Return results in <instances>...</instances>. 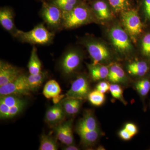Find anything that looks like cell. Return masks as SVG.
<instances>
[{
	"label": "cell",
	"instance_id": "6da1fadb",
	"mask_svg": "<svg viewBox=\"0 0 150 150\" xmlns=\"http://www.w3.org/2000/svg\"><path fill=\"white\" fill-rule=\"evenodd\" d=\"M13 36L23 43L45 45L52 42L54 33L49 31L43 23H40L27 32L18 29Z\"/></svg>",
	"mask_w": 150,
	"mask_h": 150
},
{
	"label": "cell",
	"instance_id": "7a4b0ae2",
	"mask_svg": "<svg viewBox=\"0 0 150 150\" xmlns=\"http://www.w3.org/2000/svg\"><path fill=\"white\" fill-rule=\"evenodd\" d=\"M27 105V101L17 95H9L1 96L0 118H12L21 113Z\"/></svg>",
	"mask_w": 150,
	"mask_h": 150
},
{
	"label": "cell",
	"instance_id": "3957f363",
	"mask_svg": "<svg viewBox=\"0 0 150 150\" xmlns=\"http://www.w3.org/2000/svg\"><path fill=\"white\" fill-rule=\"evenodd\" d=\"M62 27L72 29L91 21L92 15L88 8L83 5H78L69 12H63Z\"/></svg>",
	"mask_w": 150,
	"mask_h": 150
},
{
	"label": "cell",
	"instance_id": "277c9868",
	"mask_svg": "<svg viewBox=\"0 0 150 150\" xmlns=\"http://www.w3.org/2000/svg\"><path fill=\"white\" fill-rule=\"evenodd\" d=\"M40 14L44 22L51 29H57L62 27L63 11L52 3L43 2Z\"/></svg>",
	"mask_w": 150,
	"mask_h": 150
},
{
	"label": "cell",
	"instance_id": "5b68a950",
	"mask_svg": "<svg viewBox=\"0 0 150 150\" xmlns=\"http://www.w3.org/2000/svg\"><path fill=\"white\" fill-rule=\"evenodd\" d=\"M31 91L27 81V76L22 74L15 81L0 86V95H28Z\"/></svg>",
	"mask_w": 150,
	"mask_h": 150
},
{
	"label": "cell",
	"instance_id": "8992f818",
	"mask_svg": "<svg viewBox=\"0 0 150 150\" xmlns=\"http://www.w3.org/2000/svg\"><path fill=\"white\" fill-rule=\"evenodd\" d=\"M82 56L78 51L70 49L65 52L60 63V68L65 76H69L74 72L81 65Z\"/></svg>",
	"mask_w": 150,
	"mask_h": 150
},
{
	"label": "cell",
	"instance_id": "52a82bcc",
	"mask_svg": "<svg viewBox=\"0 0 150 150\" xmlns=\"http://www.w3.org/2000/svg\"><path fill=\"white\" fill-rule=\"evenodd\" d=\"M121 19L124 27L132 37H137L142 32V22L136 10L124 11Z\"/></svg>",
	"mask_w": 150,
	"mask_h": 150
},
{
	"label": "cell",
	"instance_id": "ba28073f",
	"mask_svg": "<svg viewBox=\"0 0 150 150\" xmlns=\"http://www.w3.org/2000/svg\"><path fill=\"white\" fill-rule=\"evenodd\" d=\"M86 48L92 59V64H99L108 60L110 54L107 47L103 44L94 40H87L85 43Z\"/></svg>",
	"mask_w": 150,
	"mask_h": 150
},
{
	"label": "cell",
	"instance_id": "9c48e42d",
	"mask_svg": "<svg viewBox=\"0 0 150 150\" xmlns=\"http://www.w3.org/2000/svg\"><path fill=\"white\" fill-rule=\"evenodd\" d=\"M90 92L89 84L87 79L84 76H80L73 82L66 96L67 98L83 100L88 98Z\"/></svg>",
	"mask_w": 150,
	"mask_h": 150
},
{
	"label": "cell",
	"instance_id": "30bf717a",
	"mask_svg": "<svg viewBox=\"0 0 150 150\" xmlns=\"http://www.w3.org/2000/svg\"><path fill=\"white\" fill-rule=\"evenodd\" d=\"M110 36L115 48L121 52H128L132 48L129 36L125 30L119 27L110 30Z\"/></svg>",
	"mask_w": 150,
	"mask_h": 150
},
{
	"label": "cell",
	"instance_id": "8fae6325",
	"mask_svg": "<svg viewBox=\"0 0 150 150\" xmlns=\"http://www.w3.org/2000/svg\"><path fill=\"white\" fill-rule=\"evenodd\" d=\"M17 68L7 62H0V86L12 82L21 75Z\"/></svg>",
	"mask_w": 150,
	"mask_h": 150
},
{
	"label": "cell",
	"instance_id": "7c38bea8",
	"mask_svg": "<svg viewBox=\"0 0 150 150\" xmlns=\"http://www.w3.org/2000/svg\"><path fill=\"white\" fill-rule=\"evenodd\" d=\"M56 138L65 145L73 144L74 137L72 131V121L71 120L60 123L55 128Z\"/></svg>",
	"mask_w": 150,
	"mask_h": 150
},
{
	"label": "cell",
	"instance_id": "4fadbf2b",
	"mask_svg": "<svg viewBox=\"0 0 150 150\" xmlns=\"http://www.w3.org/2000/svg\"><path fill=\"white\" fill-rule=\"evenodd\" d=\"M14 14L12 9L8 7L1 8L0 9V23L2 27L13 35L17 29L14 23Z\"/></svg>",
	"mask_w": 150,
	"mask_h": 150
},
{
	"label": "cell",
	"instance_id": "5bb4252c",
	"mask_svg": "<svg viewBox=\"0 0 150 150\" xmlns=\"http://www.w3.org/2000/svg\"><path fill=\"white\" fill-rule=\"evenodd\" d=\"M62 92L59 83L54 80H51L46 83L43 88V93L48 99H53L55 104L59 103L63 96L60 95Z\"/></svg>",
	"mask_w": 150,
	"mask_h": 150
},
{
	"label": "cell",
	"instance_id": "9a60e30c",
	"mask_svg": "<svg viewBox=\"0 0 150 150\" xmlns=\"http://www.w3.org/2000/svg\"><path fill=\"white\" fill-rule=\"evenodd\" d=\"M65 113L62 103L59 102L47 109L45 115V119L50 124H57L64 119Z\"/></svg>",
	"mask_w": 150,
	"mask_h": 150
},
{
	"label": "cell",
	"instance_id": "2e32d148",
	"mask_svg": "<svg viewBox=\"0 0 150 150\" xmlns=\"http://www.w3.org/2000/svg\"><path fill=\"white\" fill-rule=\"evenodd\" d=\"M98 129L97 123L92 112H88L78 123L77 132L80 131H93Z\"/></svg>",
	"mask_w": 150,
	"mask_h": 150
},
{
	"label": "cell",
	"instance_id": "e0dca14e",
	"mask_svg": "<svg viewBox=\"0 0 150 150\" xmlns=\"http://www.w3.org/2000/svg\"><path fill=\"white\" fill-rule=\"evenodd\" d=\"M82 100L67 98L61 101L65 113L72 115L77 113L79 111Z\"/></svg>",
	"mask_w": 150,
	"mask_h": 150
},
{
	"label": "cell",
	"instance_id": "ac0fdd59",
	"mask_svg": "<svg viewBox=\"0 0 150 150\" xmlns=\"http://www.w3.org/2000/svg\"><path fill=\"white\" fill-rule=\"evenodd\" d=\"M91 79L95 81L101 80L108 77L109 69L106 66L99 64L88 65Z\"/></svg>",
	"mask_w": 150,
	"mask_h": 150
},
{
	"label": "cell",
	"instance_id": "d6986e66",
	"mask_svg": "<svg viewBox=\"0 0 150 150\" xmlns=\"http://www.w3.org/2000/svg\"><path fill=\"white\" fill-rule=\"evenodd\" d=\"M149 67L147 63L144 61L133 62L127 67L128 72L133 76H143L147 73Z\"/></svg>",
	"mask_w": 150,
	"mask_h": 150
},
{
	"label": "cell",
	"instance_id": "ffe728a7",
	"mask_svg": "<svg viewBox=\"0 0 150 150\" xmlns=\"http://www.w3.org/2000/svg\"><path fill=\"white\" fill-rule=\"evenodd\" d=\"M37 51L36 48L33 46L28 65L30 74H36L41 71V63L38 56Z\"/></svg>",
	"mask_w": 150,
	"mask_h": 150
},
{
	"label": "cell",
	"instance_id": "44dd1931",
	"mask_svg": "<svg viewBox=\"0 0 150 150\" xmlns=\"http://www.w3.org/2000/svg\"><path fill=\"white\" fill-rule=\"evenodd\" d=\"M107 78L113 83L122 82L125 79V72L120 66L115 64L112 65L109 69Z\"/></svg>",
	"mask_w": 150,
	"mask_h": 150
},
{
	"label": "cell",
	"instance_id": "7402d4cb",
	"mask_svg": "<svg viewBox=\"0 0 150 150\" xmlns=\"http://www.w3.org/2000/svg\"><path fill=\"white\" fill-rule=\"evenodd\" d=\"M77 133L84 144L91 146L99 138L100 131L98 129L93 131H80Z\"/></svg>",
	"mask_w": 150,
	"mask_h": 150
},
{
	"label": "cell",
	"instance_id": "603a6c76",
	"mask_svg": "<svg viewBox=\"0 0 150 150\" xmlns=\"http://www.w3.org/2000/svg\"><path fill=\"white\" fill-rule=\"evenodd\" d=\"M47 76L46 72L41 71L36 74H30L27 76V81L31 91H35L43 83Z\"/></svg>",
	"mask_w": 150,
	"mask_h": 150
},
{
	"label": "cell",
	"instance_id": "cb8c5ba5",
	"mask_svg": "<svg viewBox=\"0 0 150 150\" xmlns=\"http://www.w3.org/2000/svg\"><path fill=\"white\" fill-rule=\"evenodd\" d=\"M59 149L56 139L50 135H43L40 139V144L38 150H57Z\"/></svg>",
	"mask_w": 150,
	"mask_h": 150
},
{
	"label": "cell",
	"instance_id": "d4e9b609",
	"mask_svg": "<svg viewBox=\"0 0 150 150\" xmlns=\"http://www.w3.org/2000/svg\"><path fill=\"white\" fill-rule=\"evenodd\" d=\"M93 10L99 19L106 20L110 17V12L107 4L103 1H97L93 4Z\"/></svg>",
	"mask_w": 150,
	"mask_h": 150
},
{
	"label": "cell",
	"instance_id": "484cf974",
	"mask_svg": "<svg viewBox=\"0 0 150 150\" xmlns=\"http://www.w3.org/2000/svg\"><path fill=\"white\" fill-rule=\"evenodd\" d=\"M51 3L62 10L63 12H69L79 5L78 0H52Z\"/></svg>",
	"mask_w": 150,
	"mask_h": 150
},
{
	"label": "cell",
	"instance_id": "4316f807",
	"mask_svg": "<svg viewBox=\"0 0 150 150\" xmlns=\"http://www.w3.org/2000/svg\"><path fill=\"white\" fill-rule=\"evenodd\" d=\"M88 98L93 105L99 106L102 105L104 102L105 96L104 93H102L96 89L89 93Z\"/></svg>",
	"mask_w": 150,
	"mask_h": 150
},
{
	"label": "cell",
	"instance_id": "83f0119b",
	"mask_svg": "<svg viewBox=\"0 0 150 150\" xmlns=\"http://www.w3.org/2000/svg\"><path fill=\"white\" fill-rule=\"evenodd\" d=\"M136 88L140 95L146 96L150 91V81L145 79L138 81L136 84Z\"/></svg>",
	"mask_w": 150,
	"mask_h": 150
},
{
	"label": "cell",
	"instance_id": "f1b7e54d",
	"mask_svg": "<svg viewBox=\"0 0 150 150\" xmlns=\"http://www.w3.org/2000/svg\"><path fill=\"white\" fill-rule=\"evenodd\" d=\"M110 5L116 12L126 11L129 6L128 0H109Z\"/></svg>",
	"mask_w": 150,
	"mask_h": 150
},
{
	"label": "cell",
	"instance_id": "f546056e",
	"mask_svg": "<svg viewBox=\"0 0 150 150\" xmlns=\"http://www.w3.org/2000/svg\"><path fill=\"white\" fill-rule=\"evenodd\" d=\"M109 91L113 98L119 100L123 103H125L123 97V90L120 86L116 83L111 84L110 86Z\"/></svg>",
	"mask_w": 150,
	"mask_h": 150
},
{
	"label": "cell",
	"instance_id": "4dcf8cb0",
	"mask_svg": "<svg viewBox=\"0 0 150 150\" xmlns=\"http://www.w3.org/2000/svg\"><path fill=\"white\" fill-rule=\"evenodd\" d=\"M143 54L146 56H150V33L145 35L142 43Z\"/></svg>",
	"mask_w": 150,
	"mask_h": 150
},
{
	"label": "cell",
	"instance_id": "1f68e13d",
	"mask_svg": "<svg viewBox=\"0 0 150 150\" xmlns=\"http://www.w3.org/2000/svg\"><path fill=\"white\" fill-rule=\"evenodd\" d=\"M110 86L109 83L106 82H100L97 85L96 90L102 93H106L110 89Z\"/></svg>",
	"mask_w": 150,
	"mask_h": 150
},
{
	"label": "cell",
	"instance_id": "d6a6232c",
	"mask_svg": "<svg viewBox=\"0 0 150 150\" xmlns=\"http://www.w3.org/2000/svg\"><path fill=\"white\" fill-rule=\"evenodd\" d=\"M129 132L132 137H134L138 132V129L135 124L132 123H128L125 125V128Z\"/></svg>",
	"mask_w": 150,
	"mask_h": 150
},
{
	"label": "cell",
	"instance_id": "836d02e7",
	"mask_svg": "<svg viewBox=\"0 0 150 150\" xmlns=\"http://www.w3.org/2000/svg\"><path fill=\"white\" fill-rule=\"evenodd\" d=\"M119 135L121 139L125 140V141H128L131 139V138L133 137L131 134L128 131L126 130L125 128L122 129L119 132Z\"/></svg>",
	"mask_w": 150,
	"mask_h": 150
},
{
	"label": "cell",
	"instance_id": "e575fe53",
	"mask_svg": "<svg viewBox=\"0 0 150 150\" xmlns=\"http://www.w3.org/2000/svg\"><path fill=\"white\" fill-rule=\"evenodd\" d=\"M145 8L146 14L150 18V0H145Z\"/></svg>",
	"mask_w": 150,
	"mask_h": 150
},
{
	"label": "cell",
	"instance_id": "d590c367",
	"mask_svg": "<svg viewBox=\"0 0 150 150\" xmlns=\"http://www.w3.org/2000/svg\"><path fill=\"white\" fill-rule=\"evenodd\" d=\"M64 150H78L79 149V148L73 144L65 145L64 147L62 149Z\"/></svg>",
	"mask_w": 150,
	"mask_h": 150
}]
</instances>
